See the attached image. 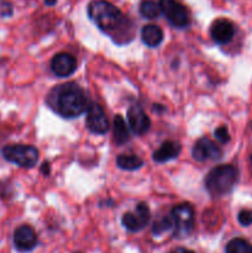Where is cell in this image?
<instances>
[{
    "mask_svg": "<svg viewBox=\"0 0 252 253\" xmlns=\"http://www.w3.org/2000/svg\"><path fill=\"white\" fill-rule=\"evenodd\" d=\"M156 110L165 111L166 108H165V106H162V105H153V111H156Z\"/></svg>",
    "mask_w": 252,
    "mask_h": 253,
    "instance_id": "27",
    "label": "cell"
},
{
    "mask_svg": "<svg viewBox=\"0 0 252 253\" xmlns=\"http://www.w3.org/2000/svg\"><path fill=\"white\" fill-rule=\"evenodd\" d=\"M12 242L19 252H30L37 246L39 237L30 225H21L14 231Z\"/></svg>",
    "mask_w": 252,
    "mask_h": 253,
    "instance_id": "10",
    "label": "cell"
},
{
    "mask_svg": "<svg viewBox=\"0 0 252 253\" xmlns=\"http://www.w3.org/2000/svg\"><path fill=\"white\" fill-rule=\"evenodd\" d=\"M77 253H81V252H77Z\"/></svg>",
    "mask_w": 252,
    "mask_h": 253,
    "instance_id": "30",
    "label": "cell"
},
{
    "mask_svg": "<svg viewBox=\"0 0 252 253\" xmlns=\"http://www.w3.org/2000/svg\"><path fill=\"white\" fill-rule=\"evenodd\" d=\"M116 165L120 169L136 170L143 166V161L135 155H120L116 158Z\"/></svg>",
    "mask_w": 252,
    "mask_h": 253,
    "instance_id": "17",
    "label": "cell"
},
{
    "mask_svg": "<svg viewBox=\"0 0 252 253\" xmlns=\"http://www.w3.org/2000/svg\"><path fill=\"white\" fill-rule=\"evenodd\" d=\"M225 253H252V245L244 239H234L226 245Z\"/></svg>",
    "mask_w": 252,
    "mask_h": 253,
    "instance_id": "19",
    "label": "cell"
},
{
    "mask_svg": "<svg viewBox=\"0 0 252 253\" xmlns=\"http://www.w3.org/2000/svg\"><path fill=\"white\" fill-rule=\"evenodd\" d=\"M1 156L6 162L12 163L17 167L31 169L39 162L40 152L36 147L22 143H12L2 147Z\"/></svg>",
    "mask_w": 252,
    "mask_h": 253,
    "instance_id": "4",
    "label": "cell"
},
{
    "mask_svg": "<svg viewBox=\"0 0 252 253\" xmlns=\"http://www.w3.org/2000/svg\"><path fill=\"white\" fill-rule=\"evenodd\" d=\"M51 69L57 77L67 78L72 76L77 69V59L67 52L57 53L51 61Z\"/></svg>",
    "mask_w": 252,
    "mask_h": 253,
    "instance_id": "12",
    "label": "cell"
},
{
    "mask_svg": "<svg viewBox=\"0 0 252 253\" xmlns=\"http://www.w3.org/2000/svg\"><path fill=\"white\" fill-rule=\"evenodd\" d=\"M210 35L217 44H226L232 40L235 35V26L226 19L215 20L210 27Z\"/></svg>",
    "mask_w": 252,
    "mask_h": 253,
    "instance_id": "13",
    "label": "cell"
},
{
    "mask_svg": "<svg viewBox=\"0 0 252 253\" xmlns=\"http://www.w3.org/2000/svg\"><path fill=\"white\" fill-rule=\"evenodd\" d=\"M88 16L101 31L113 32L126 22L121 10L106 0H94L88 5Z\"/></svg>",
    "mask_w": 252,
    "mask_h": 253,
    "instance_id": "2",
    "label": "cell"
},
{
    "mask_svg": "<svg viewBox=\"0 0 252 253\" xmlns=\"http://www.w3.org/2000/svg\"><path fill=\"white\" fill-rule=\"evenodd\" d=\"M127 124L135 135H145L151 127V120L138 105H132L127 110Z\"/></svg>",
    "mask_w": 252,
    "mask_h": 253,
    "instance_id": "11",
    "label": "cell"
},
{
    "mask_svg": "<svg viewBox=\"0 0 252 253\" xmlns=\"http://www.w3.org/2000/svg\"><path fill=\"white\" fill-rule=\"evenodd\" d=\"M251 162H252V155H251Z\"/></svg>",
    "mask_w": 252,
    "mask_h": 253,
    "instance_id": "29",
    "label": "cell"
},
{
    "mask_svg": "<svg viewBox=\"0 0 252 253\" xmlns=\"http://www.w3.org/2000/svg\"><path fill=\"white\" fill-rule=\"evenodd\" d=\"M85 125L88 130L95 135H104L109 130V120L105 111L99 104L90 103L86 110Z\"/></svg>",
    "mask_w": 252,
    "mask_h": 253,
    "instance_id": "8",
    "label": "cell"
},
{
    "mask_svg": "<svg viewBox=\"0 0 252 253\" xmlns=\"http://www.w3.org/2000/svg\"><path fill=\"white\" fill-rule=\"evenodd\" d=\"M49 108L64 119H74L86 113L89 100L86 94L77 83H64L57 85L47 95Z\"/></svg>",
    "mask_w": 252,
    "mask_h": 253,
    "instance_id": "1",
    "label": "cell"
},
{
    "mask_svg": "<svg viewBox=\"0 0 252 253\" xmlns=\"http://www.w3.org/2000/svg\"><path fill=\"white\" fill-rule=\"evenodd\" d=\"M11 195V192H10V187L4 182H0V198L1 199H6V198H10Z\"/></svg>",
    "mask_w": 252,
    "mask_h": 253,
    "instance_id": "24",
    "label": "cell"
},
{
    "mask_svg": "<svg viewBox=\"0 0 252 253\" xmlns=\"http://www.w3.org/2000/svg\"><path fill=\"white\" fill-rule=\"evenodd\" d=\"M239 179V170L231 165H220L212 168L204 179L205 189L212 197H222L234 189Z\"/></svg>",
    "mask_w": 252,
    "mask_h": 253,
    "instance_id": "3",
    "label": "cell"
},
{
    "mask_svg": "<svg viewBox=\"0 0 252 253\" xmlns=\"http://www.w3.org/2000/svg\"><path fill=\"white\" fill-rule=\"evenodd\" d=\"M113 137L114 141L118 146L124 145L130 140V132L126 126L125 120L121 115H116L114 118V125H113Z\"/></svg>",
    "mask_w": 252,
    "mask_h": 253,
    "instance_id": "16",
    "label": "cell"
},
{
    "mask_svg": "<svg viewBox=\"0 0 252 253\" xmlns=\"http://www.w3.org/2000/svg\"><path fill=\"white\" fill-rule=\"evenodd\" d=\"M41 170H42V173L46 175V177H47V175H49V172H51V167H49V163L48 162H43Z\"/></svg>",
    "mask_w": 252,
    "mask_h": 253,
    "instance_id": "25",
    "label": "cell"
},
{
    "mask_svg": "<svg viewBox=\"0 0 252 253\" xmlns=\"http://www.w3.org/2000/svg\"><path fill=\"white\" fill-rule=\"evenodd\" d=\"M141 39L146 46L157 47L163 41V31L157 25H146L141 30Z\"/></svg>",
    "mask_w": 252,
    "mask_h": 253,
    "instance_id": "15",
    "label": "cell"
},
{
    "mask_svg": "<svg viewBox=\"0 0 252 253\" xmlns=\"http://www.w3.org/2000/svg\"><path fill=\"white\" fill-rule=\"evenodd\" d=\"M161 12L166 16L167 21L177 29H185L190 24V16L187 7L178 0H160Z\"/></svg>",
    "mask_w": 252,
    "mask_h": 253,
    "instance_id": "6",
    "label": "cell"
},
{
    "mask_svg": "<svg viewBox=\"0 0 252 253\" xmlns=\"http://www.w3.org/2000/svg\"><path fill=\"white\" fill-rule=\"evenodd\" d=\"M192 156L198 162H204L208 160H220L222 157V151L209 137H202L195 142L192 150Z\"/></svg>",
    "mask_w": 252,
    "mask_h": 253,
    "instance_id": "9",
    "label": "cell"
},
{
    "mask_svg": "<svg viewBox=\"0 0 252 253\" xmlns=\"http://www.w3.org/2000/svg\"><path fill=\"white\" fill-rule=\"evenodd\" d=\"M214 136L220 143H227L230 141V133L226 126H220V127H217L215 130Z\"/></svg>",
    "mask_w": 252,
    "mask_h": 253,
    "instance_id": "21",
    "label": "cell"
},
{
    "mask_svg": "<svg viewBox=\"0 0 252 253\" xmlns=\"http://www.w3.org/2000/svg\"><path fill=\"white\" fill-rule=\"evenodd\" d=\"M57 2V0H44V4L48 5V6H52V5H54Z\"/></svg>",
    "mask_w": 252,
    "mask_h": 253,
    "instance_id": "28",
    "label": "cell"
},
{
    "mask_svg": "<svg viewBox=\"0 0 252 253\" xmlns=\"http://www.w3.org/2000/svg\"><path fill=\"white\" fill-rule=\"evenodd\" d=\"M182 146L177 141H166L153 152V161L157 163H165L174 160L179 156Z\"/></svg>",
    "mask_w": 252,
    "mask_h": 253,
    "instance_id": "14",
    "label": "cell"
},
{
    "mask_svg": "<svg viewBox=\"0 0 252 253\" xmlns=\"http://www.w3.org/2000/svg\"><path fill=\"white\" fill-rule=\"evenodd\" d=\"M151 219L150 208L146 203L141 202L136 205V209L133 212H126L123 215L121 224L126 230L131 232H137L145 229L147 226L148 221Z\"/></svg>",
    "mask_w": 252,
    "mask_h": 253,
    "instance_id": "7",
    "label": "cell"
},
{
    "mask_svg": "<svg viewBox=\"0 0 252 253\" xmlns=\"http://www.w3.org/2000/svg\"><path fill=\"white\" fill-rule=\"evenodd\" d=\"M237 219L242 226H250L252 225V210H241Z\"/></svg>",
    "mask_w": 252,
    "mask_h": 253,
    "instance_id": "22",
    "label": "cell"
},
{
    "mask_svg": "<svg viewBox=\"0 0 252 253\" xmlns=\"http://www.w3.org/2000/svg\"><path fill=\"white\" fill-rule=\"evenodd\" d=\"M138 10H140L141 16L148 20L157 19L161 15L160 4H157V2L153 1V0H142Z\"/></svg>",
    "mask_w": 252,
    "mask_h": 253,
    "instance_id": "18",
    "label": "cell"
},
{
    "mask_svg": "<svg viewBox=\"0 0 252 253\" xmlns=\"http://www.w3.org/2000/svg\"><path fill=\"white\" fill-rule=\"evenodd\" d=\"M170 229H173V220L170 215L156 220L152 225V232L156 236H160V235L165 234L166 231H168Z\"/></svg>",
    "mask_w": 252,
    "mask_h": 253,
    "instance_id": "20",
    "label": "cell"
},
{
    "mask_svg": "<svg viewBox=\"0 0 252 253\" xmlns=\"http://www.w3.org/2000/svg\"><path fill=\"white\" fill-rule=\"evenodd\" d=\"M14 12V7H12L11 2L9 1H1L0 2V16L1 17H10Z\"/></svg>",
    "mask_w": 252,
    "mask_h": 253,
    "instance_id": "23",
    "label": "cell"
},
{
    "mask_svg": "<svg viewBox=\"0 0 252 253\" xmlns=\"http://www.w3.org/2000/svg\"><path fill=\"white\" fill-rule=\"evenodd\" d=\"M170 216L173 220V235L175 237L188 236L194 227V208L190 203H182L175 205L170 211Z\"/></svg>",
    "mask_w": 252,
    "mask_h": 253,
    "instance_id": "5",
    "label": "cell"
},
{
    "mask_svg": "<svg viewBox=\"0 0 252 253\" xmlns=\"http://www.w3.org/2000/svg\"><path fill=\"white\" fill-rule=\"evenodd\" d=\"M169 253H194V252L190 251V250L183 249V247H178V249H174L173 251H170Z\"/></svg>",
    "mask_w": 252,
    "mask_h": 253,
    "instance_id": "26",
    "label": "cell"
}]
</instances>
